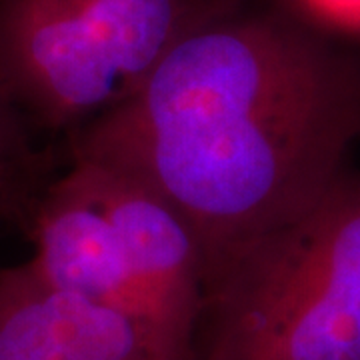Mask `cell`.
Instances as JSON below:
<instances>
[{"mask_svg":"<svg viewBox=\"0 0 360 360\" xmlns=\"http://www.w3.org/2000/svg\"><path fill=\"white\" fill-rule=\"evenodd\" d=\"M360 136V70L272 16L206 13L130 98L80 129L75 156L179 212L205 276L309 210Z\"/></svg>","mask_w":360,"mask_h":360,"instance_id":"obj_1","label":"cell"},{"mask_svg":"<svg viewBox=\"0 0 360 360\" xmlns=\"http://www.w3.org/2000/svg\"><path fill=\"white\" fill-rule=\"evenodd\" d=\"M193 360H360V174L206 274Z\"/></svg>","mask_w":360,"mask_h":360,"instance_id":"obj_2","label":"cell"},{"mask_svg":"<svg viewBox=\"0 0 360 360\" xmlns=\"http://www.w3.org/2000/svg\"><path fill=\"white\" fill-rule=\"evenodd\" d=\"M202 16L193 0H0V63L30 120L82 129Z\"/></svg>","mask_w":360,"mask_h":360,"instance_id":"obj_3","label":"cell"},{"mask_svg":"<svg viewBox=\"0 0 360 360\" xmlns=\"http://www.w3.org/2000/svg\"><path fill=\"white\" fill-rule=\"evenodd\" d=\"M0 360H179L142 324L54 290L28 262L0 269Z\"/></svg>","mask_w":360,"mask_h":360,"instance_id":"obj_4","label":"cell"},{"mask_svg":"<svg viewBox=\"0 0 360 360\" xmlns=\"http://www.w3.org/2000/svg\"><path fill=\"white\" fill-rule=\"evenodd\" d=\"M30 122L0 63V219L20 214L32 200L39 168Z\"/></svg>","mask_w":360,"mask_h":360,"instance_id":"obj_5","label":"cell"}]
</instances>
